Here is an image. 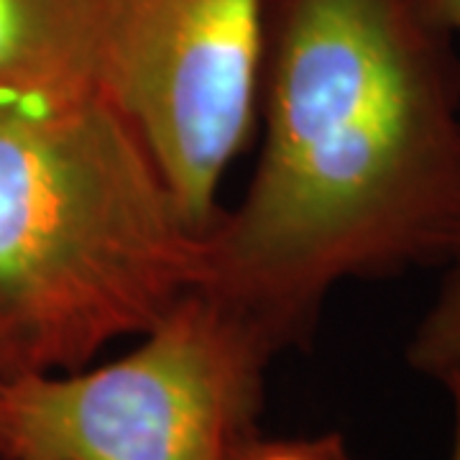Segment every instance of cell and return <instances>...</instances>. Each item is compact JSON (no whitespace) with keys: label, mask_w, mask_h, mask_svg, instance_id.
<instances>
[{"label":"cell","mask_w":460,"mask_h":460,"mask_svg":"<svg viewBox=\"0 0 460 460\" xmlns=\"http://www.w3.org/2000/svg\"><path fill=\"white\" fill-rule=\"evenodd\" d=\"M199 230L111 93L0 113V368L66 374L202 281Z\"/></svg>","instance_id":"2"},{"label":"cell","mask_w":460,"mask_h":460,"mask_svg":"<svg viewBox=\"0 0 460 460\" xmlns=\"http://www.w3.org/2000/svg\"><path fill=\"white\" fill-rule=\"evenodd\" d=\"M450 402H453V447H450V460H460V378L445 384Z\"/></svg>","instance_id":"9"},{"label":"cell","mask_w":460,"mask_h":460,"mask_svg":"<svg viewBox=\"0 0 460 460\" xmlns=\"http://www.w3.org/2000/svg\"><path fill=\"white\" fill-rule=\"evenodd\" d=\"M445 269L440 292L407 345L411 368L443 386L460 378V253Z\"/></svg>","instance_id":"6"},{"label":"cell","mask_w":460,"mask_h":460,"mask_svg":"<svg viewBox=\"0 0 460 460\" xmlns=\"http://www.w3.org/2000/svg\"><path fill=\"white\" fill-rule=\"evenodd\" d=\"M263 0H123L108 90L199 230L259 128Z\"/></svg>","instance_id":"4"},{"label":"cell","mask_w":460,"mask_h":460,"mask_svg":"<svg viewBox=\"0 0 460 460\" xmlns=\"http://www.w3.org/2000/svg\"><path fill=\"white\" fill-rule=\"evenodd\" d=\"M425 3L445 31L456 39V44H460V0H425Z\"/></svg>","instance_id":"8"},{"label":"cell","mask_w":460,"mask_h":460,"mask_svg":"<svg viewBox=\"0 0 460 460\" xmlns=\"http://www.w3.org/2000/svg\"><path fill=\"white\" fill-rule=\"evenodd\" d=\"M123 0H0V113L111 93Z\"/></svg>","instance_id":"5"},{"label":"cell","mask_w":460,"mask_h":460,"mask_svg":"<svg viewBox=\"0 0 460 460\" xmlns=\"http://www.w3.org/2000/svg\"><path fill=\"white\" fill-rule=\"evenodd\" d=\"M233 460H356L338 432L269 438L256 432Z\"/></svg>","instance_id":"7"},{"label":"cell","mask_w":460,"mask_h":460,"mask_svg":"<svg viewBox=\"0 0 460 460\" xmlns=\"http://www.w3.org/2000/svg\"><path fill=\"white\" fill-rule=\"evenodd\" d=\"M425 0H263L261 151L199 289L305 343L325 299L460 253V54Z\"/></svg>","instance_id":"1"},{"label":"cell","mask_w":460,"mask_h":460,"mask_svg":"<svg viewBox=\"0 0 460 460\" xmlns=\"http://www.w3.org/2000/svg\"><path fill=\"white\" fill-rule=\"evenodd\" d=\"M5 381H8V376H5L3 368H0V396H3V389H5Z\"/></svg>","instance_id":"10"},{"label":"cell","mask_w":460,"mask_h":460,"mask_svg":"<svg viewBox=\"0 0 460 460\" xmlns=\"http://www.w3.org/2000/svg\"><path fill=\"white\" fill-rule=\"evenodd\" d=\"M281 350L259 320L198 287L115 361L8 378L0 460H233L259 432Z\"/></svg>","instance_id":"3"}]
</instances>
